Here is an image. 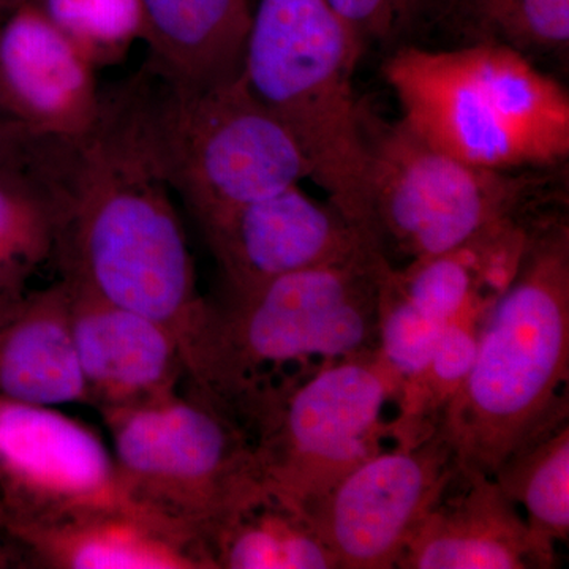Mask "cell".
Listing matches in <instances>:
<instances>
[{"mask_svg":"<svg viewBox=\"0 0 569 569\" xmlns=\"http://www.w3.org/2000/svg\"><path fill=\"white\" fill-rule=\"evenodd\" d=\"M61 212L47 140L31 134L0 156V280L26 284L52 261Z\"/></svg>","mask_w":569,"mask_h":569,"instance_id":"19","label":"cell"},{"mask_svg":"<svg viewBox=\"0 0 569 569\" xmlns=\"http://www.w3.org/2000/svg\"><path fill=\"white\" fill-rule=\"evenodd\" d=\"M397 395L377 350L329 362L284 388L250 427L266 488L310 511L383 451V410Z\"/></svg>","mask_w":569,"mask_h":569,"instance_id":"9","label":"cell"},{"mask_svg":"<svg viewBox=\"0 0 569 569\" xmlns=\"http://www.w3.org/2000/svg\"><path fill=\"white\" fill-rule=\"evenodd\" d=\"M0 397L47 407L88 403L62 280L26 295L0 323Z\"/></svg>","mask_w":569,"mask_h":569,"instance_id":"17","label":"cell"},{"mask_svg":"<svg viewBox=\"0 0 569 569\" xmlns=\"http://www.w3.org/2000/svg\"><path fill=\"white\" fill-rule=\"evenodd\" d=\"M362 52L326 0H258L242 77L298 142L310 181L376 246L369 209L372 118L355 89Z\"/></svg>","mask_w":569,"mask_h":569,"instance_id":"5","label":"cell"},{"mask_svg":"<svg viewBox=\"0 0 569 569\" xmlns=\"http://www.w3.org/2000/svg\"><path fill=\"white\" fill-rule=\"evenodd\" d=\"M201 230L233 296L293 272L380 253L335 204L309 197L299 183Z\"/></svg>","mask_w":569,"mask_h":569,"instance_id":"12","label":"cell"},{"mask_svg":"<svg viewBox=\"0 0 569 569\" xmlns=\"http://www.w3.org/2000/svg\"><path fill=\"white\" fill-rule=\"evenodd\" d=\"M102 418L130 500L198 539L208 553L220 527L264 488L244 427L189 383L162 402Z\"/></svg>","mask_w":569,"mask_h":569,"instance_id":"8","label":"cell"},{"mask_svg":"<svg viewBox=\"0 0 569 569\" xmlns=\"http://www.w3.org/2000/svg\"><path fill=\"white\" fill-rule=\"evenodd\" d=\"M441 432L381 451L310 509L337 569H391L458 468Z\"/></svg>","mask_w":569,"mask_h":569,"instance_id":"11","label":"cell"},{"mask_svg":"<svg viewBox=\"0 0 569 569\" xmlns=\"http://www.w3.org/2000/svg\"><path fill=\"white\" fill-rule=\"evenodd\" d=\"M569 223L542 217L518 271L493 302L466 385L440 432L460 467L492 477L568 397Z\"/></svg>","mask_w":569,"mask_h":569,"instance_id":"3","label":"cell"},{"mask_svg":"<svg viewBox=\"0 0 569 569\" xmlns=\"http://www.w3.org/2000/svg\"><path fill=\"white\" fill-rule=\"evenodd\" d=\"M505 496L526 511L542 569L556 567V549L569 538V400H561L492 473Z\"/></svg>","mask_w":569,"mask_h":569,"instance_id":"20","label":"cell"},{"mask_svg":"<svg viewBox=\"0 0 569 569\" xmlns=\"http://www.w3.org/2000/svg\"><path fill=\"white\" fill-rule=\"evenodd\" d=\"M0 505L3 530L97 511L152 516L127 496L112 452L91 427L54 407L7 397H0Z\"/></svg>","mask_w":569,"mask_h":569,"instance_id":"10","label":"cell"},{"mask_svg":"<svg viewBox=\"0 0 569 569\" xmlns=\"http://www.w3.org/2000/svg\"><path fill=\"white\" fill-rule=\"evenodd\" d=\"M385 81L418 137L496 170H560L569 159V96L529 56L492 43L399 48Z\"/></svg>","mask_w":569,"mask_h":569,"instance_id":"4","label":"cell"},{"mask_svg":"<svg viewBox=\"0 0 569 569\" xmlns=\"http://www.w3.org/2000/svg\"><path fill=\"white\" fill-rule=\"evenodd\" d=\"M149 134L164 178L201 228L310 179L298 142L244 77L192 88L141 66Z\"/></svg>","mask_w":569,"mask_h":569,"instance_id":"6","label":"cell"},{"mask_svg":"<svg viewBox=\"0 0 569 569\" xmlns=\"http://www.w3.org/2000/svg\"><path fill=\"white\" fill-rule=\"evenodd\" d=\"M26 295V284L0 280V323L13 316Z\"/></svg>","mask_w":569,"mask_h":569,"instance_id":"27","label":"cell"},{"mask_svg":"<svg viewBox=\"0 0 569 569\" xmlns=\"http://www.w3.org/2000/svg\"><path fill=\"white\" fill-rule=\"evenodd\" d=\"M367 253L293 272L209 305L186 355V381L246 425L254 411L329 362L378 350V283Z\"/></svg>","mask_w":569,"mask_h":569,"instance_id":"2","label":"cell"},{"mask_svg":"<svg viewBox=\"0 0 569 569\" xmlns=\"http://www.w3.org/2000/svg\"><path fill=\"white\" fill-rule=\"evenodd\" d=\"M97 69L121 62L144 41L140 0H33Z\"/></svg>","mask_w":569,"mask_h":569,"instance_id":"24","label":"cell"},{"mask_svg":"<svg viewBox=\"0 0 569 569\" xmlns=\"http://www.w3.org/2000/svg\"><path fill=\"white\" fill-rule=\"evenodd\" d=\"M556 170H496L440 151L399 121L370 119V234L389 264L443 253L560 209ZM400 266V264H399Z\"/></svg>","mask_w":569,"mask_h":569,"instance_id":"7","label":"cell"},{"mask_svg":"<svg viewBox=\"0 0 569 569\" xmlns=\"http://www.w3.org/2000/svg\"><path fill=\"white\" fill-rule=\"evenodd\" d=\"M438 6L459 44H501L531 59L568 50L569 0H440Z\"/></svg>","mask_w":569,"mask_h":569,"instance_id":"23","label":"cell"},{"mask_svg":"<svg viewBox=\"0 0 569 569\" xmlns=\"http://www.w3.org/2000/svg\"><path fill=\"white\" fill-rule=\"evenodd\" d=\"M6 531L24 549L31 568L216 569L198 539L141 512L97 511Z\"/></svg>","mask_w":569,"mask_h":569,"instance_id":"16","label":"cell"},{"mask_svg":"<svg viewBox=\"0 0 569 569\" xmlns=\"http://www.w3.org/2000/svg\"><path fill=\"white\" fill-rule=\"evenodd\" d=\"M61 280V279H59ZM88 406L100 415L152 406L181 391V342L171 329L63 282Z\"/></svg>","mask_w":569,"mask_h":569,"instance_id":"14","label":"cell"},{"mask_svg":"<svg viewBox=\"0 0 569 569\" xmlns=\"http://www.w3.org/2000/svg\"><path fill=\"white\" fill-rule=\"evenodd\" d=\"M149 61L173 80L211 88L242 77L250 0H140Z\"/></svg>","mask_w":569,"mask_h":569,"instance_id":"18","label":"cell"},{"mask_svg":"<svg viewBox=\"0 0 569 569\" xmlns=\"http://www.w3.org/2000/svg\"><path fill=\"white\" fill-rule=\"evenodd\" d=\"M500 295L470 299L449 321L425 369L400 387L397 415L389 421V438L396 448L418 447L440 432L449 407L466 385L486 318Z\"/></svg>","mask_w":569,"mask_h":569,"instance_id":"22","label":"cell"},{"mask_svg":"<svg viewBox=\"0 0 569 569\" xmlns=\"http://www.w3.org/2000/svg\"><path fill=\"white\" fill-rule=\"evenodd\" d=\"M9 568H31L24 549L7 533L0 529V569Z\"/></svg>","mask_w":569,"mask_h":569,"instance_id":"26","label":"cell"},{"mask_svg":"<svg viewBox=\"0 0 569 569\" xmlns=\"http://www.w3.org/2000/svg\"><path fill=\"white\" fill-rule=\"evenodd\" d=\"M96 67L43 13L22 0L0 17V112L40 138H78L100 111Z\"/></svg>","mask_w":569,"mask_h":569,"instance_id":"13","label":"cell"},{"mask_svg":"<svg viewBox=\"0 0 569 569\" xmlns=\"http://www.w3.org/2000/svg\"><path fill=\"white\" fill-rule=\"evenodd\" d=\"M20 2H22V0H0V17H2L6 11H9L11 7L18 6Z\"/></svg>","mask_w":569,"mask_h":569,"instance_id":"29","label":"cell"},{"mask_svg":"<svg viewBox=\"0 0 569 569\" xmlns=\"http://www.w3.org/2000/svg\"><path fill=\"white\" fill-rule=\"evenodd\" d=\"M51 151L62 211L52 263L62 282L167 326L186 358L209 302L134 82L102 92L91 129L51 138Z\"/></svg>","mask_w":569,"mask_h":569,"instance_id":"1","label":"cell"},{"mask_svg":"<svg viewBox=\"0 0 569 569\" xmlns=\"http://www.w3.org/2000/svg\"><path fill=\"white\" fill-rule=\"evenodd\" d=\"M3 520H6V516H3L2 505H0V529L3 527Z\"/></svg>","mask_w":569,"mask_h":569,"instance_id":"30","label":"cell"},{"mask_svg":"<svg viewBox=\"0 0 569 569\" xmlns=\"http://www.w3.org/2000/svg\"><path fill=\"white\" fill-rule=\"evenodd\" d=\"M209 556L216 569H337L312 515L266 486L213 535Z\"/></svg>","mask_w":569,"mask_h":569,"instance_id":"21","label":"cell"},{"mask_svg":"<svg viewBox=\"0 0 569 569\" xmlns=\"http://www.w3.org/2000/svg\"><path fill=\"white\" fill-rule=\"evenodd\" d=\"M362 47L396 36L440 0H326Z\"/></svg>","mask_w":569,"mask_h":569,"instance_id":"25","label":"cell"},{"mask_svg":"<svg viewBox=\"0 0 569 569\" xmlns=\"http://www.w3.org/2000/svg\"><path fill=\"white\" fill-rule=\"evenodd\" d=\"M396 568L542 569V565L526 519L493 478L458 466Z\"/></svg>","mask_w":569,"mask_h":569,"instance_id":"15","label":"cell"},{"mask_svg":"<svg viewBox=\"0 0 569 569\" xmlns=\"http://www.w3.org/2000/svg\"><path fill=\"white\" fill-rule=\"evenodd\" d=\"M31 137L28 132L10 121L0 112V156L17 148L26 138Z\"/></svg>","mask_w":569,"mask_h":569,"instance_id":"28","label":"cell"}]
</instances>
